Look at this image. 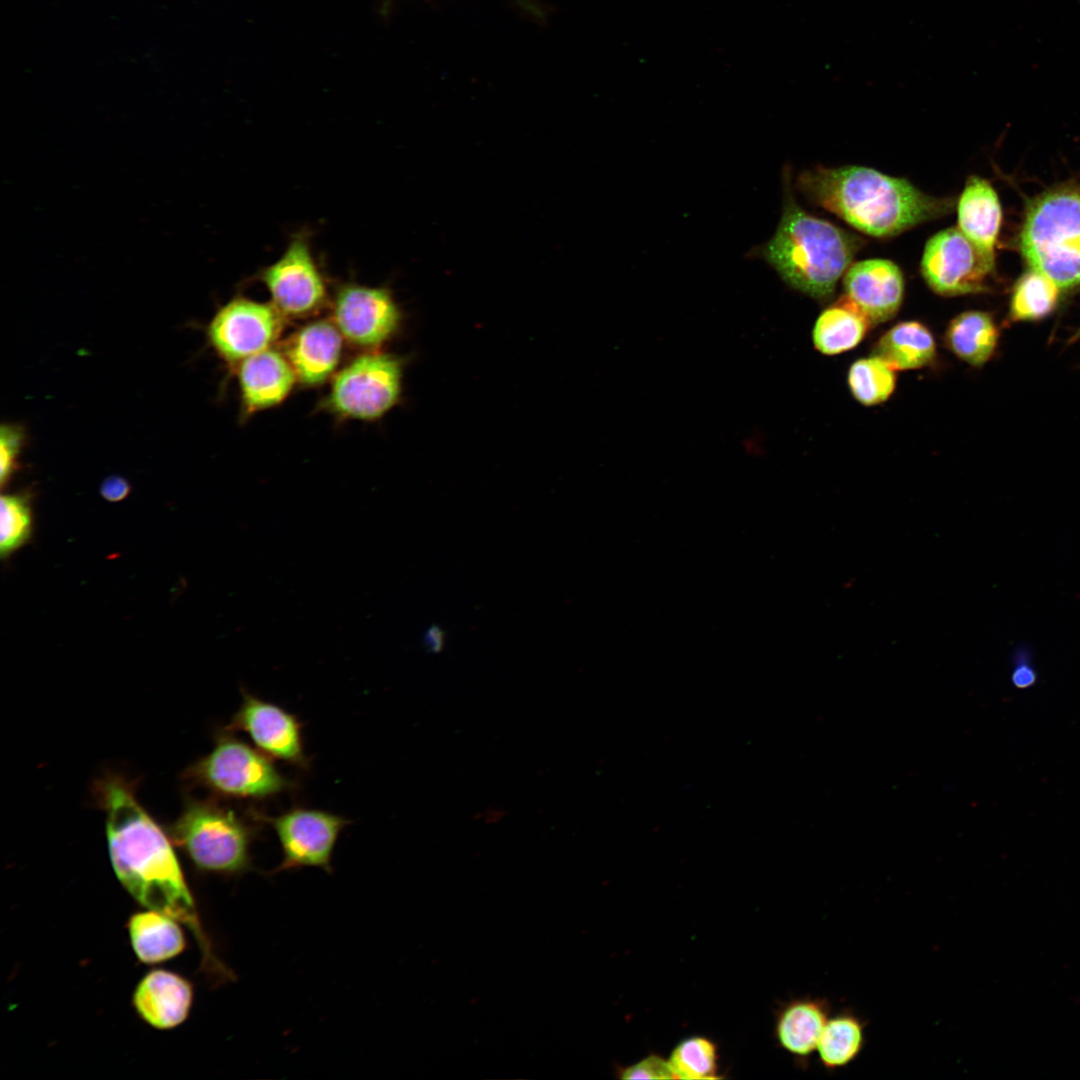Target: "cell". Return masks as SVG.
<instances>
[{
    "instance_id": "f1b7e54d",
    "label": "cell",
    "mask_w": 1080,
    "mask_h": 1080,
    "mask_svg": "<svg viewBox=\"0 0 1080 1080\" xmlns=\"http://www.w3.org/2000/svg\"><path fill=\"white\" fill-rule=\"evenodd\" d=\"M24 443V431L14 424H3L0 432V482L2 488L10 481L18 466Z\"/></svg>"
},
{
    "instance_id": "1f68e13d",
    "label": "cell",
    "mask_w": 1080,
    "mask_h": 1080,
    "mask_svg": "<svg viewBox=\"0 0 1080 1080\" xmlns=\"http://www.w3.org/2000/svg\"><path fill=\"white\" fill-rule=\"evenodd\" d=\"M1017 664L1019 665L1016 666L1014 669L1012 681L1017 687L1023 688L1030 686L1035 680L1033 669L1028 663L1025 662H1019Z\"/></svg>"
},
{
    "instance_id": "484cf974",
    "label": "cell",
    "mask_w": 1080,
    "mask_h": 1080,
    "mask_svg": "<svg viewBox=\"0 0 1080 1080\" xmlns=\"http://www.w3.org/2000/svg\"><path fill=\"white\" fill-rule=\"evenodd\" d=\"M848 385L853 397L865 406L885 402L896 386L895 370L873 354L855 361L848 372Z\"/></svg>"
},
{
    "instance_id": "7a4b0ae2",
    "label": "cell",
    "mask_w": 1080,
    "mask_h": 1080,
    "mask_svg": "<svg viewBox=\"0 0 1080 1080\" xmlns=\"http://www.w3.org/2000/svg\"><path fill=\"white\" fill-rule=\"evenodd\" d=\"M797 185L809 200L874 237L897 235L949 213L954 204L904 178L861 166L814 168L799 175Z\"/></svg>"
},
{
    "instance_id": "8992f818",
    "label": "cell",
    "mask_w": 1080,
    "mask_h": 1080,
    "mask_svg": "<svg viewBox=\"0 0 1080 1080\" xmlns=\"http://www.w3.org/2000/svg\"><path fill=\"white\" fill-rule=\"evenodd\" d=\"M183 778L214 797L253 802L272 800L299 787L272 758L225 730L217 734L210 752L184 771Z\"/></svg>"
},
{
    "instance_id": "4316f807",
    "label": "cell",
    "mask_w": 1080,
    "mask_h": 1080,
    "mask_svg": "<svg viewBox=\"0 0 1080 1080\" xmlns=\"http://www.w3.org/2000/svg\"><path fill=\"white\" fill-rule=\"evenodd\" d=\"M668 1062L674 1079H719V1055L716 1044L704 1036L681 1040L672 1050Z\"/></svg>"
},
{
    "instance_id": "30bf717a",
    "label": "cell",
    "mask_w": 1080,
    "mask_h": 1080,
    "mask_svg": "<svg viewBox=\"0 0 1080 1080\" xmlns=\"http://www.w3.org/2000/svg\"><path fill=\"white\" fill-rule=\"evenodd\" d=\"M242 701L223 729L243 732L261 752L303 772L311 769L303 739L304 724L283 707L263 700L244 688Z\"/></svg>"
},
{
    "instance_id": "ac0fdd59",
    "label": "cell",
    "mask_w": 1080,
    "mask_h": 1080,
    "mask_svg": "<svg viewBox=\"0 0 1080 1080\" xmlns=\"http://www.w3.org/2000/svg\"><path fill=\"white\" fill-rule=\"evenodd\" d=\"M238 378L246 408L257 411L282 402L297 376L285 356L268 348L244 359Z\"/></svg>"
},
{
    "instance_id": "4fadbf2b",
    "label": "cell",
    "mask_w": 1080,
    "mask_h": 1080,
    "mask_svg": "<svg viewBox=\"0 0 1080 1080\" xmlns=\"http://www.w3.org/2000/svg\"><path fill=\"white\" fill-rule=\"evenodd\" d=\"M333 317L350 342L376 347L396 332L401 313L388 289L348 284L337 293Z\"/></svg>"
},
{
    "instance_id": "7402d4cb",
    "label": "cell",
    "mask_w": 1080,
    "mask_h": 1080,
    "mask_svg": "<svg viewBox=\"0 0 1080 1080\" xmlns=\"http://www.w3.org/2000/svg\"><path fill=\"white\" fill-rule=\"evenodd\" d=\"M872 323L846 295L826 308L817 318L812 338L815 348L836 355L857 346Z\"/></svg>"
},
{
    "instance_id": "603a6c76",
    "label": "cell",
    "mask_w": 1080,
    "mask_h": 1080,
    "mask_svg": "<svg viewBox=\"0 0 1080 1080\" xmlns=\"http://www.w3.org/2000/svg\"><path fill=\"white\" fill-rule=\"evenodd\" d=\"M999 337V328L992 315L977 310L955 316L945 332L950 351L974 367H981L992 358Z\"/></svg>"
},
{
    "instance_id": "d4e9b609",
    "label": "cell",
    "mask_w": 1080,
    "mask_h": 1080,
    "mask_svg": "<svg viewBox=\"0 0 1080 1080\" xmlns=\"http://www.w3.org/2000/svg\"><path fill=\"white\" fill-rule=\"evenodd\" d=\"M1060 291L1050 278L1030 269L1013 287L1007 322H1034L1045 319L1055 310Z\"/></svg>"
},
{
    "instance_id": "277c9868",
    "label": "cell",
    "mask_w": 1080,
    "mask_h": 1080,
    "mask_svg": "<svg viewBox=\"0 0 1080 1080\" xmlns=\"http://www.w3.org/2000/svg\"><path fill=\"white\" fill-rule=\"evenodd\" d=\"M261 823L213 799H189L167 829L175 846L203 873L240 876L254 869L251 849Z\"/></svg>"
},
{
    "instance_id": "52a82bcc",
    "label": "cell",
    "mask_w": 1080,
    "mask_h": 1080,
    "mask_svg": "<svg viewBox=\"0 0 1080 1080\" xmlns=\"http://www.w3.org/2000/svg\"><path fill=\"white\" fill-rule=\"evenodd\" d=\"M261 824L275 832L282 850V860L273 873L316 867L331 872V860L337 840L351 821L329 811L294 806L277 815L256 808L249 809Z\"/></svg>"
},
{
    "instance_id": "ba28073f",
    "label": "cell",
    "mask_w": 1080,
    "mask_h": 1080,
    "mask_svg": "<svg viewBox=\"0 0 1080 1080\" xmlns=\"http://www.w3.org/2000/svg\"><path fill=\"white\" fill-rule=\"evenodd\" d=\"M401 386L400 359L388 354H364L337 374L329 405L342 416L374 420L398 402Z\"/></svg>"
},
{
    "instance_id": "83f0119b",
    "label": "cell",
    "mask_w": 1080,
    "mask_h": 1080,
    "mask_svg": "<svg viewBox=\"0 0 1080 1080\" xmlns=\"http://www.w3.org/2000/svg\"><path fill=\"white\" fill-rule=\"evenodd\" d=\"M0 555L10 557L24 546L33 532L31 495L26 492L1 495Z\"/></svg>"
},
{
    "instance_id": "f546056e",
    "label": "cell",
    "mask_w": 1080,
    "mask_h": 1080,
    "mask_svg": "<svg viewBox=\"0 0 1080 1080\" xmlns=\"http://www.w3.org/2000/svg\"><path fill=\"white\" fill-rule=\"evenodd\" d=\"M616 1072L620 1079H674L668 1059L658 1054H649L634 1064L618 1067Z\"/></svg>"
},
{
    "instance_id": "d6986e66",
    "label": "cell",
    "mask_w": 1080,
    "mask_h": 1080,
    "mask_svg": "<svg viewBox=\"0 0 1080 1080\" xmlns=\"http://www.w3.org/2000/svg\"><path fill=\"white\" fill-rule=\"evenodd\" d=\"M957 221L958 229L968 239L994 256L1002 209L996 191L986 179L969 177L958 200Z\"/></svg>"
},
{
    "instance_id": "e0dca14e",
    "label": "cell",
    "mask_w": 1080,
    "mask_h": 1080,
    "mask_svg": "<svg viewBox=\"0 0 1080 1080\" xmlns=\"http://www.w3.org/2000/svg\"><path fill=\"white\" fill-rule=\"evenodd\" d=\"M341 348V333L336 325L316 321L292 335L286 341L284 352L297 379L306 385H317L334 371Z\"/></svg>"
},
{
    "instance_id": "2e32d148",
    "label": "cell",
    "mask_w": 1080,
    "mask_h": 1080,
    "mask_svg": "<svg viewBox=\"0 0 1080 1080\" xmlns=\"http://www.w3.org/2000/svg\"><path fill=\"white\" fill-rule=\"evenodd\" d=\"M132 1002L144 1022L156 1029H172L188 1017L193 1002V988L179 974L155 969L139 981Z\"/></svg>"
},
{
    "instance_id": "3957f363",
    "label": "cell",
    "mask_w": 1080,
    "mask_h": 1080,
    "mask_svg": "<svg viewBox=\"0 0 1080 1080\" xmlns=\"http://www.w3.org/2000/svg\"><path fill=\"white\" fill-rule=\"evenodd\" d=\"M785 192L780 222L761 254L790 286L828 299L861 247V238L804 211L788 185Z\"/></svg>"
},
{
    "instance_id": "4dcf8cb0",
    "label": "cell",
    "mask_w": 1080,
    "mask_h": 1080,
    "mask_svg": "<svg viewBox=\"0 0 1080 1080\" xmlns=\"http://www.w3.org/2000/svg\"><path fill=\"white\" fill-rule=\"evenodd\" d=\"M130 489L131 487L128 481L124 478L110 476L103 481L100 487V493L107 501L118 502L129 495Z\"/></svg>"
},
{
    "instance_id": "ffe728a7",
    "label": "cell",
    "mask_w": 1080,
    "mask_h": 1080,
    "mask_svg": "<svg viewBox=\"0 0 1080 1080\" xmlns=\"http://www.w3.org/2000/svg\"><path fill=\"white\" fill-rule=\"evenodd\" d=\"M127 928L136 957L146 964L170 960L186 947L179 922L153 910L131 915Z\"/></svg>"
},
{
    "instance_id": "5b68a950",
    "label": "cell",
    "mask_w": 1080,
    "mask_h": 1080,
    "mask_svg": "<svg viewBox=\"0 0 1080 1080\" xmlns=\"http://www.w3.org/2000/svg\"><path fill=\"white\" fill-rule=\"evenodd\" d=\"M1030 269L1061 290L1080 286V189L1047 193L1029 208L1020 236Z\"/></svg>"
},
{
    "instance_id": "6da1fadb",
    "label": "cell",
    "mask_w": 1080,
    "mask_h": 1080,
    "mask_svg": "<svg viewBox=\"0 0 1080 1080\" xmlns=\"http://www.w3.org/2000/svg\"><path fill=\"white\" fill-rule=\"evenodd\" d=\"M93 792L105 813L109 857L121 885L148 910L185 925L198 943L206 972L230 978L205 933L174 844L137 799L134 783L107 774L96 781Z\"/></svg>"
},
{
    "instance_id": "d6a6232c",
    "label": "cell",
    "mask_w": 1080,
    "mask_h": 1080,
    "mask_svg": "<svg viewBox=\"0 0 1080 1080\" xmlns=\"http://www.w3.org/2000/svg\"><path fill=\"white\" fill-rule=\"evenodd\" d=\"M443 632L436 627H431L424 635V645L432 652H438L443 645Z\"/></svg>"
},
{
    "instance_id": "9a60e30c",
    "label": "cell",
    "mask_w": 1080,
    "mask_h": 1080,
    "mask_svg": "<svg viewBox=\"0 0 1080 1080\" xmlns=\"http://www.w3.org/2000/svg\"><path fill=\"white\" fill-rule=\"evenodd\" d=\"M832 1007L828 998L804 996L790 999L776 1011V1042L799 1068H808Z\"/></svg>"
},
{
    "instance_id": "44dd1931",
    "label": "cell",
    "mask_w": 1080,
    "mask_h": 1080,
    "mask_svg": "<svg viewBox=\"0 0 1080 1080\" xmlns=\"http://www.w3.org/2000/svg\"><path fill=\"white\" fill-rule=\"evenodd\" d=\"M868 1022L851 1008L831 1015L817 1045V1061L828 1073L853 1063L863 1052Z\"/></svg>"
},
{
    "instance_id": "836d02e7",
    "label": "cell",
    "mask_w": 1080,
    "mask_h": 1080,
    "mask_svg": "<svg viewBox=\"0 0 1080 1080\" xmlns=\"http://www.w3.org/2000/svg\"><path fill=\"white\" fill-rule=\"evenodd\" d=\"M516 1H517V2H518V3L520 4V5H521V6H523L524 8H526V9H527L528 11H530V12H532V13H534V14H538V11H539V10H538V8H537V7H535V6H534V5H533V4H532V3L530 2V0H516Z\"/></svg>"
},
{
    "instance_id": "5bb4252c",
    "label": "cell",
    "mask_w": 1080,
    "mask_h": 1080,
    "mask_svg": "<svg viewBox=\"0 0 1080 1080\" xmlns=\"http://www.w3.org/2000/svg\"><path fill=\"white\" fill-rule=\"evenodd\" d=\"M846 296L871 323H883L898 312L904 295L900 268L887 259H867L851 264L843 277Z\"/></svg>"
},
{
    "instance_id": "9c48e42d",
    "label": "cell",
    "mask_w": 1080,
    "mask_h": 1080,
    "mask_svg": "<svg viewBox=\"0 0 1080 1080\" xmlns=\"http://www.w3.org/2000/svg\"><path fill=\"white\" fill-rule=\"evenodd\" d=\"M994 256L982 251L958 227L935 234L925 246L921 273L928 286L942 296L982 293L989 289Z\"/></svg>"
},
{
    "instance_id": "7c38bea8",
    "label": "cell",
    "mask_w": 1080,
    "mask_h": 1080,
    "mask_svg": "<svg viewBox=\"0 0 1080 1080\" xmlns=\"http://www.w3.org/2000/svg\"><path fill=\"white\" fill-rule=\"evenodd\" d=\"M260 279L282 315H307L326 298L324 279L302 234L294 236L280 258L262 270Z\"/></svg>"
},
{
    "instance_id": "cb8c5ba5",
    "label": "cell",
    "mask_w": 1080,
    "mask_h": 1080,
    "mask_svg": "<svg viewBox=\"0 0 1080 1080\" xmlns=\"http://www.w3.org/2000/svg\"><path fill=\"white\" fill-rule=\"evenodd\" d=\"M873 354L895 371L919 369L929 365L936 355V342L930 329L918 321L894 325L876 342Z\"/></svg>"
},
{
    "instance_id": "8fae6325",
    "label": "cell",
    "mask_w": 1080,
    "mask_h": 1080,
    "mask_svg": "<svg viewBox=\"0 0 1080 1080\" xmlns=\"http://www.w3.org/2000/svg\"><path fill=\"white\" fill-rule=\"evenodd\" d=\"M282 327V314L273 305L237 297L217 311L207 336L222 359L235 363L268 349Z\"/></svg>"
}]
</instances>
